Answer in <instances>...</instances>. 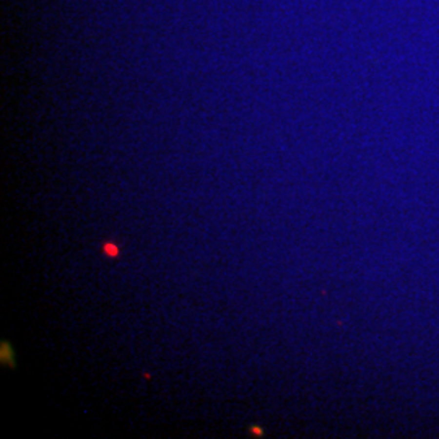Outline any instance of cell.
<instances>
[{
	"instance_id": "6da1fadb",
	"label": "cell",
	"mask_w": 439,
	"mask_h": 439,
	"mask_svg": "<svg viewBox=\"0 0 439 439\" xmlns=\"http://www.w3.org/2000/svg\"><path fill=\"white\" fill-rule=\"evenodd\" d=\"M106 254H111V256H116V254H117V252H116V247L112 246V244H107V246H106Z\"/></svg>"
}]
</instances>
